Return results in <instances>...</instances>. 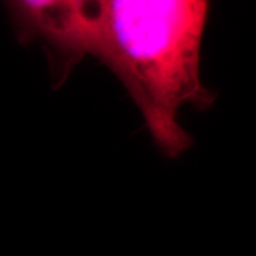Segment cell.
Segmentation results:
<instances>
[{"label": "cell", "instance_id": "6da1fadb", "mask_svg": "<svg viewBox=\"0 0 256 256\" xmlns=\"http://www.w3.org/2000/svg\"><path fill=\"white\" fill-rule=\"evenodd\" d=\"M210 0H110L97 60L110 68L141 112L156 148L184 154L191 136L185 107L206 110L215 92L201 78Z\"/></svg>", "mask_w": 256, "mask_h": 256}, {"label": "cell", "instance_id": "7a4b0ae2", "mask_svg": "<svg viewBox=\"0 0 256 256\" xmlns=\"http://www.w3.org/2000/svg\"><path fill=\"white\" fill-rule=\"evenodd\" d=\"M110 0H3L22 42L37 40L64 82L84 57L97 58Z\"/></svg>", "mask_w": 256, "mask_h": 256}]
</instances>
